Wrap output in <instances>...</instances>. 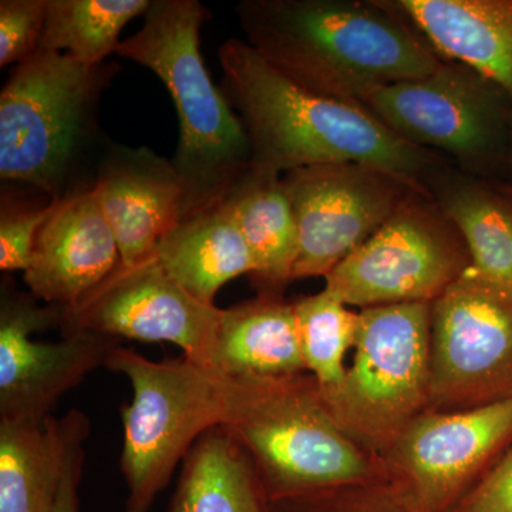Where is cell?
<instances>
[{
  "instance_id": "obj_1",
  "label": "cell",
  "mask_w": 512,
  "mask_h": 512,
  "mask_svg": "<svg viewBox=\"0 0 512 512\" xmlns=\"http://www.w3.org/2000/svg\"><path fill=\"white\" fill-rule=\"evenodd\" d=\"M235 13L245 42L266 62L332 99L362 104L444 62L393 2L242 0Z\"/></svg>"
},
{
  "instance_id": "obj_2",
  "label": "cell",
  "mask_w": 512,
  "mask_h": 512,
  "mask_svg": "<svg viewBox=\"0 0 512 512\" xmlns=\"http://www.w3.org/2000/svg\"><path fill=\"white\" fill-rule=\"evenodd\" d=\"M218 57L221 90L247 133L252 167L282 175L312 165L365 164L427 188L423 181L439 158L394 134L363 104L303 89L245 40L222 43Z\"/></svg>"
},
{
  "instance_id": "obj_3",
  "label": "cell",
  "mask_w": 512,
  "mask_h": 512,
  "mask_svg": "<svg viewBox=\"0 0 512 512\" xmlns=\"http://www.w3.org/2000/svg\"><path fill=\"white\" fill-rule=\"evenodd\" d=\"M141 29L117 55L160 77L174 101L178 141L173 164L184 191L183 220L220 207L251 167L247 133L201 53L210 13L198 0H151ZM181 220V221H183Z\"/></svg>"
},
{
  "instance_id": "obj_4",
  "label": "cell",
  "mask_w": 512,
  "mask_h": 512,
  "mask_svg": "<svg viewBox=\"0 0 512 512\" xmlns=\"http://www.w3.org/2000/svg\"><path fill=\"white\" fill-rule=\"evenodd\" d=\"M119 70L45 50L18 64L0 93L2 180L32 185L50 200L92 188L79 175L99 141L101 96Z\"/></svg>"
},
{
  "instance_id": "obj_5",
  "label": "cell",
  "mask_w": 512,
  "mask_h": 512,
  "mask_svg": "<svg viewBox=\"0 0 512 512\" xmlns=\"http://www.w3.org/2000/svg\"><path fill=\"white\" fill-rule=\"evenodd\" d=\"M221 427L248 454L271 503L382 478L379 461L340 429L308 372L237 379Z\"/></svg>"
},
{
  "instance_id": "obj_6",
  "label": "cell",
  "mask_w": 512,
  "mask_h": 512,
  "mask_svg": "<svg viewBox=\"0 0 512 512\" xmlns=\"http://www.w3.org/2000/svg\"><path fill=\"white\" fill-rule=\"evenodd\" d=\"M106 367L126 376L133 389V399L121 409L124 512H150L194 444L224 426L237 379L185 356L153 362L121 346L110 353Z\"/></svg>"
},
{
  "instance_id": "obj_7",
  "label": "cell",
  "mask_w": 512,
  "mask_h": 512,
  "mask_svg": "<svg viewBox=\"0 0 512 512\" xmlns=\"http://www.w3.org/2000/svg\"><path fill=\"white\" fill-rule=\"evenodd\" d=\"M430 340L429 302L360 309L352 366L320 390L340 429L377 461L429 407Z\"/></svg>"
},
{
  "instance_id": "obj_8",
  "label": "cell",
  "mask_w": 512,
  "mask_h": 512,
  "mask_svg": "<svg viewBox=\"0 0 512 512\" xmlns=\"http://www.w3.org/2000/svg\"><path fill=\"white\" fill-rule=\"evenodd\" d=\"M512 400V284L468 266L431 302L430 412Z\"/></svg>"
},
{
  "instance_id": "obj_9",
  "label": "cell",
  "mask_w": 512,
  "mask_h": 512,
  "mask_svg": "<svg viewBox=\"0 0 512 512\" xmlns=\"http://www.w3.org/2000/svg\"><path fill=\"white\" fill-rule=\"evenodd\" d=\"M362 104L407 143L446 153L468 171L505 164L512 101L464 64L443 62L424 79L380 87Z\"/></svg>"
},
{
  "instance_id": "obj_10",
  "label": "cell",
  "mask_w": 512,
  "mask_h": 512,
  "mask_svg": "<svg viewBox=\"0 0 512 512\" xmlns=\"http://www.w3.org/2000/svg\"><path fill=\"white\" fill-rule=\"evenodd\" d=\"M471 266L456 227L429 191H414L365 244L340 262L325 289L367 309L434 302Z\"/></svg>"
},
{
  "instance_id": "obj_11",
  "label": "cell",
  "mask_w": 512,
  "mask_h": 512,
  "mask_svg": "<svg viewBox=\"0 0 512 512\" xmlns=\"http://www.w3.org/2000/svg\"><path fill=\"white\" fill-rule=\"evenodd\" d=\"M512 444V400L421 413L379 458L383 481L420 512H448Z\"/></svg>"
},
{
  "instance_id": "obj_12",
  "label": "cell",
  "mask_w": 512,
  "mask_h": 512,
  "mask_svg": "<svg viewBox=\"0 0 512 512\" xmlns=\"http://www.w3.org/2000/svg\"><path fill=\"white\" fill-rule=\"evenodd\" d=\"M282 185L299 232L293 281L326 278L414 191H429L389 171L356 163L298 168L282 174Z\"/></svg>"
},
{
  "instance_id": "obj_13",
  "label": "cell",
  "mask_w": 512,
  "mask_h": 512,
  "mask_svg": "<svg viewBox=\"0 0 512 512\" xmlns=\"http://www.w3.org/2000/svg\"><path fill=\"white\" fill-rule=\"evenodd\" d=\"M222 309L185 291L157 261L117 266L72 308L62 309V335L94 333L140 342H170L214 370Z\"/></svg>"
},
{
  "instance_id": "obj_14",
  "label": "cell",
  "mask_w": 512,
  "mask_h": 512,
  "mask_svg": "<svg viewBox=\"0 0 512 512\" xmlns=\"http://www.w3.org/2000/svg\"><path fill=\"white\" fill-rule=\"evenodd\" d=\"M35 296L3 288L0 308V419L42 420L57 402L99 367L119 339L94 333L35 342L33 333L57 325L62 308L39 306Z\"/></svg>"
},
{
  "instance_id": "obj_15",
  "label": "cell",
  "mask_w": 512,
  "mask_h": 512,
  "mask_svg": "<svg viewBox=\"0 0 512 512\" xmlns=\"http://www.w3.org/2000/svg\"><path fill=\"white\" fill-rule=\"evenodd\" d=\"M93 190L123 265L151 258L161 239L183 220V185L173 161L150 148L107 143Z\"/></svg>"
},
{
  "instance_id": "obj_16",
  "label": "cell",
  "mask_w": 512,
  "mask_h": 512,
  "mask_svg": "<svg viewBox=\"0 0 512 512\" xmlns=\"http://www.w3.org/2000/svg\"><path fill=\"white\" fill-rule=\"evenodd\" d=\"M120 264L119 245L92 187L56 201L23 279L36 299L66 309Z\"/></svg>"
},
{
  "instance_id": "obj_17",
  "label": "cell",
  "mask_w": 512,
  "mask_h": 512,
  "mask_svg": "<svg viewBox=\"0 0 512 512\" xmlns=\"http://www.w3.org/2000/svg\"><path fill=\"white\" fill-rule=\"evenodd\" d=\"M444 62L470 67L512 101V0H397Z\"/></svg>"
},
{
  "instance_id": "obj_18",
  "label": "cell",
  "mask_w": 512,
  "mask_h": 512,
  "mask_svg": "<svg viewBox=\"0 0 512 512\" xmlns=\"http://www.w3.org/2000/svg\"><path fill=\"white\" fill-rule=\"evenodd\" d=\"M214 370L235 379L308 372L295 301L258 295L252 301L222 309Z\"/></svg>"
},
{
  "instance_id": "obj_19",
  "label": "cell",
  "mask_w": 512,
  "mask_h": 512,
  "mask_svg": "<svg viewBox=\"0 0 512 512\" xmlns=\"http://www.w3.org/2000/svg\"><path fill=\"white\" fill-rule=\"evenodd\" d=\"M251 254L259 295L282 296L293 282L299 232L282 175L249 167L227 200Z\"/></svg>"
},
{
  "instance_id": "obj_20",
  "label": "cell",
  "mask_w": 512,
  "mask_h": 512,
  "mask_svg": "<svg viewBox=\"0 0 512 512\" xmlns=\"http://www.w3.org/2000/svg\"><path fill=\"white\" fill-rule=\"evenodd\" d=\"M154 255L185 291L210 305L222 286L254 269L247 242L225 201L175 225Z\"/></svg>"
},
{
  "instance_id": "obj_21",
  "label": "cell",
  "mask_w": 512,
  "mask_h": 512,
  "mask_svg": "<svg viewBox=\"0 0 512 512\" xmlns=\"http://www.w3.org/2000/svg\"><path fill=\"white\" fill-rule=\"evenodd\" d=\"M69 419H0V512H53Z\"/></svg>"
},
{
  "instance_id": "obj_22",
  "label": "cell",
  "mask_w": 512,
  "mask_h": 512,
  "mask_svg": "<svg viewBox=\"0 0 512 512\" xmlns=\"http://www.w3.org/2000/svg\"><path fill=\"white\" fill-rule=\"evenodd\" d=\"M167 512H272L248 454L214 427L184 458Z\"/></svg>"
},
{
  "instance_id": "obj_23",
  "label": "cell",
  "mask_w": 512,
  "mask_h": 512,
  "mask_svg": "<svg viewBox=\"0 0 512 512\" xmlns=\"http://www.w3.org/2000/svg\"><path fill=\"white\" fill-rule=\"evenodd\" d=\"M436 202L470 254L471 265L512 284V200L498 187L473 180H447Z\"/></svg>"
},
{
  "instance_id": "obj_24",
  "label": "cell",
  "mask_w": 512,
  "mask_h": 512,
  "mask_svg": "<svg viewBox=\"0 0 512 512\" xmlns=\"http://www.w3.org/2000/svg\"><path fill=\"white\" fill-rule=\"evenodd\" d=\"M150 5L151 0H47L39 50L67 53L87 66L107 62L119 49L123 29Z\"/></svg>"
},
{
  "instance_id": "obj_25",
  "label": "cell",
  "mask_w": 512,
  "mask_h": 512,
  "mask_svg": "<svg viewBox=\"0 0 512 512\" xmlns=\"http://www.w3.org/2000/svg\"><path fill=\"white\" fill-rule=\"evenodd\" d=\"M306 370L320 390L333 389L345 379V356L355 348L359 312L350 311L328 289L295 301Z\"/></svg>"
},
{
  "instance_id": "obj_26",
  "label": "cell",
  "mask_w": 512,
  "mask_h": 512,
  "mask_svg": "<svg viewBox=\"0 0 512 512\" xmlns=\"http://www.w3.org/2000/svg\"><path fill=\"white\" fill-rule=\"evenodd\" d=\"M272 512H420L383 478L272 503Z\"/></svg>"
},
{
  "instance_id": "obj_27",
  "label": "cell",
  "mask_w": 512,
  "mask_h": 512,
  "mask_svg": "<svg viewBox=\"0 0 512 512\" xmlns=\"http://www.w3.org/2000/svg\"><path fill=\"white\" fill-rule=\"evenodd\" d=\"M47 0L0 2V67L25 62L39 50Z\"/></svg>"
},
{
  "instance_id": "obj_28",
  "label": "cell",
  "mask_w": 512,
  "mask_h": 512,
  "mask_svg": "<svg viewBox=\"0 0 512 512\" xmlns=\"http://www.w3.org/2000/svg\"><path fill=\"white\" fill-rule=\"evenodd\" d=\"M56 201L37 208H10L2 205L0 217V269L25 272L32 261L37 235L49 220Z\"/></svg>"
},
{
  "instance_id": "obj_29",
  "label": "cell",
  "mask_w": 512,
  "mask_h": 512,
  "mask_svg": "<svg viewBox=\"0 0 512 512\" xmlns=\"http://www.w3.org/2000/svg\"><path fill=\"white\" fill-rule=\"evenodd\" d=\"M448 512H512V444Z\"/></svg>"
},
{
  "instance_id": "obj_30",
  "label": "cell",
  "mask_w": 512,
  "mask_h": 512,
  "mask_svg": "<svg viewBox=\"0 0 512 512\" xmlns=\"http://www.w3.org/2000/svg\"><path fill=\"white\" fill-rule=\"evenodd\" d=\"M69 440H67L66 464L62 485L53 512H80L79 487L84 467V443L89 436L90 424L79 410L67 413Z\"/></svg>"
},
{
  "instance_id": "obj_31",
  "label": "cell",
  "mask_w": 512,
  "mask_h": 512,
  "mask_svg": "<svg viewBox=\"0 0 512 512\" xmlns=\"http://www.w3.org/2000/svg\"><path fill=\"white\" fill-rule=\"evenodd\" d=\"M505 165L512 171V111L510 119V130H508V148L507 158H505Z\"/></svg>"
},
{
  "instance_id": "obj_32",
  "label": "cell",
  "mask_w": 512,
  "mask_h": 512,
  "mask_svg": "<svg viewBox=\"0 0 512 512\" xmlns=\"http://www.w3.org/2000/svg\"><path fill=\"white\" fill-rule=\"evenodd\" d=\"M497 187L500 188V191L504 192V194L512 200V184H501L497 185Z\"/></svg>"
}]
</instances>
